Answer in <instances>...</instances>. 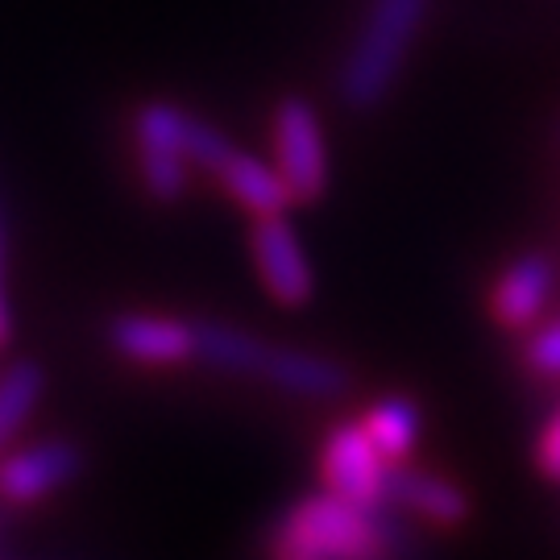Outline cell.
<instances>
[{
    "label": "cell",
    "mask_w": 560,
    "mask_h": 560,
    "mask_svg": "<svg viewBox=\"0 0 560 560\" xmlns=\"http://www.w3.org/2000/svg\"><path fill=\"white\" fill-rule=\"evenodd\" d=\"M254 374L300 399H337L349 386V370L337 358L295 349V345H275V340H261Z\"/></svg>",
    "instance_id": "obj_10"
},
{
    "label": "cell",
    "mask_w": 560,
    "mask_h": 560,
    "mask_svg": "<svg viewBox=\"0 0 560 560\" xmlns=\"http://www.w3.org/2000/svg\"><path fill=\"white\" fill-rule=\"evenodd\" d=\"M138 171L141 187L150 191V200L159 203H179L187 196V183H191V162L175 154V150H162V145H138Z\"/></svg>",
    "instance_id": "obj_15"
},
{
    "label": "cell",
    "mask_w": 560,
    "mask_h": 560,
    "mask_svg": "<svg viewBox=\"0 0 560 560\" xmlns=\"http://www.w3.org/2000/svg\"><path fill=\"white\" fill-rule=\"evenodd\" d=\"M212 175L221 179V191L237 203L249 221H254V217L287 212V208L295 203L291 191H287V183H282L279 166L258 159V154H249V150H237V145L229 150V159H224Z\"/></svg>",
    "instance_id": "obj_12"
},
{
    "label": "cell",
    "mask_w": 560,
    "mask_h": 560,
    "mask_svg": "<svg viewBox=\"0 0 560 560\" xmlns=\"http://www.w3.org/2000/svg\"><path fill=\"white\" fill-rule=\"evenodd\" d=\"M378 511L337 499L332 490L300 499L270 532L266 560H382Z\"/></svg>",
    "instance_id": "obj_2"
},
{
    "label": "cell",
    "mask_w": 560,
    "mask_h": 560,
    "mask_svg": "<svg viewBox=\"0 0 560 560\" xmlns=\"http://www.w3.org/2000/svg\"><path fill=\"white\" fill-rule=\"evenodd\" d=\"M523 361L536 378H560V320L532 328V340L523 349Z\"/></svg>",
    "instance_id": "obj_16"
},
{
    "label": "cell",
    "mask_w": 560,
    "mask_h": 560,
    "mask_svg": "<svg viewBox=\"0 0 560 560\" xmlns=\"http://www.w3.org/2000/svg\"><path fill=\"white\" fill-rule=\"evenodd\" d=\"M428 21V0H370L349 59L340 67V101L353 113L378 108L399 83L411 46L420 42Z\"/></svg>",
    "instance_id": "obj_1"
},
{
    "label": "cell",
    "mask_w": 560,
    "mask_h": 560,
    "mask_svg": "<svg viewBox=\"0 0 560 560\" xmlns=\"http://www.w3.org/2000/svg\"><path fill=\"white\" fill-rule=\"evenodd\" d=\"M361 428L370 432V441L378 444V453L390 465H402V460L416 453L423 432L420 407L402 395H386V399L370 402L365 416H361Z\"/></svg>",
    "instance_id": "obj_13"
},
{
    "label": "cell",
    "mask_w": 560,
    "mask_h": 560,
    "mask_svg": "<svg viewBox=\"0 0 560 560\" xmlns=\"http://www.w3.org/2000/svg\"><path fill=\"white\" fill-rule=\"evenodd\" d=\"M390 474H395V465L382 457L378 444L370 441V432L361 423L328 428L320 444L324 490H332L345 502H358L365 511H378L382 502H390Z\"/></svg>",
    "instance_id": "obj_4"
},
{
    "label": "cell",
    "mask_w": 560,
    "mask_h": 560,
    "mask_svg": "<svg viewBox=\"0 0 560 560\" xmlns=\"http://www.w3.org/2000/svg\"><path fill=\"white\" fill-rule=\"evenodd\" d=\"M270 145H275V166L295 203H316L328 191L332 179V159H328V138L324 120L303 96H287L275 108L270 120Z\"/></svg>",
    "instance_id": "obj_3"
},
{
    "label": "cell",
    "mask_w": 560,
    "mask_h": 560,
    "mask_svg": "<svg viewBox=\"0 0 560 560\" xmlns=\"http://www.w3.org/2000/svg\"><path fill=\"white\" fill-rule=\"evenodd\" d=\"M249 258H254V270H258L266 295L279 307H307L316 300V270H312V258L303 249L295 224L287 221V212L254 217Z\"/></svg>",
    "instance_id": "obj_5"
},
{
    "label": "cell",
    "mask_w": 560,
    "mask_h": 560,
    "mask_svg": "<svg viewBox=\"0 0 560 560\" xmlns=\"http://www.w3.org/2000/svg\"><path fill=\"white\" fill-rule=\"evenodd\" d=\"M83 453L71 441H38L0 457V502L34 506L80 478Z\"/></svg>",
    "instance_id": "obj_6"
},
{
    "label": "cell",
    "mask_w": 560,
    "mask_h": 560,
    "mask_svg": "<svg viewBox=\"0 0 560 560\" xmlns=\"http://www.w3.org/2000/svg\"><path fill=\"white\" fill-rule=\"evenodd\" d=\"M536 465L544 478L560 481V407L552 411V420L544 423L540 441H536Z\"/></svg>",
    "instance_id": "obj_17"
},
{
    "label": "cell",
    "mask_w": 560,
    "mask_h": 560,
    "mask_svg": "<svg viewBox=\"0 0 560 560\" xmlns=\"http://www.w3.org/2000/svg\"><path fill=\"white\" fill-rule=\"evenodd\" d=\"M42 395H46V370L38 361H13L0 374V453L18 441L25 420L38 411Z\"/></svg>",
    "instance_id": "obj_14"
},
{
    "label": "cell",
    "mask_w": 560,
    "mask_h": 560,
    "mask_svg": "<svg viewBox=\"0 0 560 560\" xmlns=\"http://www.w3.org/2000/svg\"><path fill=\"white\" fill-rule=\"evenodd\" d=\"M108 345L117 358L133 365L171 370L183 361H196V324L159 312H125L108 324Z\"/></svg>",
    "instance_id": "obj_8"
},
{
    "label": "cell",
    "mask_w": 560,
    "mask_h": 560,
    "mask_svg": "<svg viewBox=\"0 0 560 560\" xmlns=\"http://www.w3.org/2000/svg\"><path fill=\"white\" fill-rule=\"evenodd\" d=\"M13 345V316H9V303H4V291H0V349Z\"/></svg>",
    "instance_id": "obj_18"
},
{
    "label": "cell",
    "mask_w": 560,
    "mask_h": 560,
    "mask_svg": "<svg viewBox=\"0 0 560 560\" xmlns=\"http://www.w3.org/2000/svg\"><path fill=\"white\" fill-rule=\"evenodd\" d=\"M390 502L420 515L423 523L432 527H465L469 515H474V502L465 494V486L444 474H432V469H395L390 474Z\"/></svg>",
    "instance_id": "obj_11"
},
{
    "label": "cell",
    "mask_w": 560,
    "mask_h": 560,
    "mask_svg": "<svg viewBox=\"0 0 560 560\" xmlns=\"http://www.w3.org/2000/svg\"><path fill=\"white\" fill-rule=\"evenodd\" d=\"M133 145H162V150H175L191 166L200 171H217L233 141L224 138L221 129H212L208 120H200L196 113H187L179 104H166V101H150L141 104L133 113Z\"/></svg>",
    "instance_id": "obj_7"
},
{
    "label": "cell",
    "mask_w": 560,
    "mask_h": 560,
    "mask_svg": "<svg viewBox=\"0 0 560 560\" xmlns=\"http://www.w3.org/2000/svg\"><path fill=\"white\" fill-rule=\"evenodd\" d=\"M557 287V266L544 254H523L506 261L499 279L490 282V316L506 332H532L540 328V316Z\"/></svg>",
    "instance_id": "obj_9"
}]
</instances>
